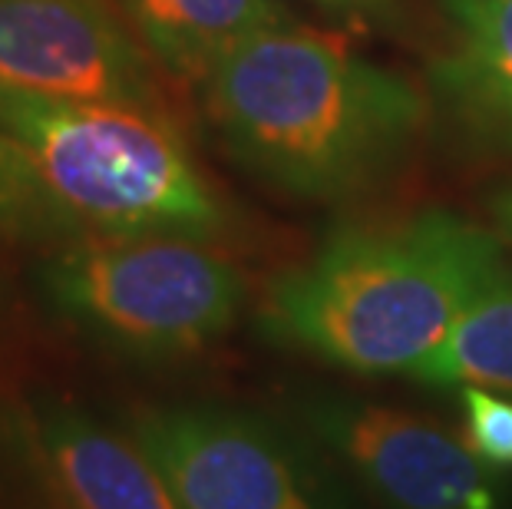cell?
I'll list each match as a JSON object with an SVG mask.
<instances>
[{
    "instance_id": "obj_8",
    "label": "cell",
    "mask_w": 512,
    "mask_h": 509,
    "mask_svg": "<svg viewBox=\"0 0 512 509\" xmlns=\"http://www.w3.org/2000/svg\"><path fill=\"white\" fill-rule=\"evenodd\" d=\"M30 447L63 509H182L129 433L47 400L30 410Z\"/></svg>"
},
{
    "instance_id": "obj_5",
    "label": "cell",
    "mask_w": 512,
    "mask_h": 509,
    "mask_svg": "<svg viewBox=\"0 0 512 509\" xmlns=\"http://www.w3.org/2000/svg\"><path fill=\"white\" fill-rule=\"evenodd\" d=\"M126 433L182 509H354L308 430L225 404L139 407Z\"/></svg>"
},
{
    "instance_id": "obj_15",
    "label": "cell",
    "mask_w": 512,
    "mask_h": 509,
    "mask_svg": "<svg viewBox=\"0 0 512 509\" xmlns=\"http://www.w3.org/2000/svg\"><path fill=\"white\" fill-rule=\"evenodd\" d=\"M314 4H321L324 10H334V14H380V10H387L394 0H314Z\"/></svg>"
},
{
    "instance_id": "obj_1",
    "label": "cell",
    "mask_w": 512,
    "mask_h": 509,
    "mask_svg": "<svg viewBox=\"0 0 512 509\" xmlns=\"http://www.w3.org/2000/svg\"><path fill=\"white\" fill-rule=\"evenodd\" d=\"M202 110L238 166L301 199H337L387 176L427 123V103L351 40L275 27L202 80Z\"/></svg>"
},
{
    "instance_id": "obj_3",
    "label": "cell",
    "mask_w": 512,
    "mask_h": 509,
    "mask_svg": "<svg viewBox=\"0 0 512 509\" xmlns=\"http://www.w3.org/2000/svg\"><path fill=\"white\" fill-rule=\"evenodd\" d=\"M0 129L24 149L57 238L212 242L225 209L169 113L0 86Z\"/></svg>"
},
{
    "instance_id": "obj_6",
    "label": "cell",
    "mask_w": 512,
    "mask_h": 509,
    "mask_svg": "<svg viewBox=\"0 0 512 509\" xmlns=\"http://www.w3.org/2000/svg\"><path fill=\"white\" fill-rule=\"evenodd\" d=\"M166 73L113 0H0V86L169 113Z\"/></svg>"
},
{
    "instance_id": "obj_10",
    "label": "cell",
    "mask_w": 512,
    "mask_h": 509,
    "mask_svg": "<svg viewBox=\"0 0 512 509\" xmlns=\"http://www.w3.org/2000/svg\"><path fill=\"white\" fill-rule=\"evenodd\" d=\"M450 53L433 83L476 133L512 143V0H440Z\"/></svg>"
},
{
    "instance_id": "obj_7",
    "label": "cell",
    "mask_w": 512,
    "mask_h": 509,
    "mask_svg": "<svg viewBox=\"0 0 512 509\" xmlns=\"http://www.w3.org/2000/svg\"><path fill=\"white\" fill-rule=\"evenodd\" d=\"M304 430L387 509H499L489 463L433 420L364 400H314Z\"/></svg>"
},
{
    "instance_id": "obj_4",
    "label": "cell",
    "mask_w": 512,
    "mask_h": 509,
    "mask_svg": "<svg viewBox=\"0 0 512 509\" xmlns=\"http://www.w3.org/2000/svg\"><path fill=\"white\" fill-rule=\"evenodd\" d=\"M37 295L96 348L133 361H176L232 331L248 281L205 238H76L40 258Z\"/></svg>"
},
{
    "instance_id": "obj_14",
    "label": "cell",
    "mask_w": 512,
    "mask_h": 509,
    "mask_svg": "<svg viewBox=\"0 0 512 509\" xmlns=\"http://www.w3.org/2000/svg\"><path fill=\"white\" fill-rule=\"evenodd\" d=\"M489 219H493L496 232L503 235L506 242H512V186L489 196Z\"/></svg>"
},
{
    "instance_id": "obj_9",
    "label": "cell",
    "mask_w": 512,
    "mask_h": 509,
    "mask_svg": "<svg viewBox=\"0 0 512 509\" xmlns=\"http://www.w3.org/2000/svg\"><path fill=\"white\" fill-rule=\"evenodd\" d=\"M166 77L202 80L242 43L291 24L278 0H113Z\"/></svg>"
},
{
    "instance_id": "obj_13",
    "label": "cell",
    "mask_w": 512,
    "mask_h": 509,
    "mask_svg": "<svg viewBox=\"0 0 512 509\" xmlns=\"http://www.w3.org/2000/svg\"><path fill=\"white\" fill-rule=\"evenodd\" d=\"M466 443L489 467L512 470V400L486 387H460Z\"/></svg>"
},
{
    "instance_id": "obj_12",
    "label": "cell",
    "mask_w": 512,
    "mask_h": 509,
    "mask_svg": "<svg viewBox=\"0 0 512 509\" xmlns=\"http://www.w3.org/2000/svg\"><path fill=\"white\" fill-rule=\"evenodd\" d=\"M0 235L34 238L53 232L47 202L40 196L34 169L14 139L0 129Z\"/></svg>"
},
{
    "instance_id": "obj_2",
    "label": "cell",
    "mask_w": 512,
    "mask_h": 509,
    "mask_svg": "<svg viewBox=\"0 0 512 509\" xmlns=\"http://www.w3.org/2000/svg\"><path fill=\"white\" fill-rule=\"evenodd\" d=\"M506 268L483 225L446 209L344 229L261 295L271 341L357 374H413Z\"/></svg>"
},
{
    "instance_id": "obj_11",
    "label": "cell",
    "mask_w": 512,
    "mask_h": 509,
    "mask_svg": "<svg viewBox=\"0 0 512 509\" xmlns=\"http://www.w3.org/2000/svg\"><path fill=\"white\" fill-rule=\"evenodd\" d=\"M410 377L430 387L512 394V272L503 268L460 314L446 341Z\"/></svg>"
}]
</instances>
